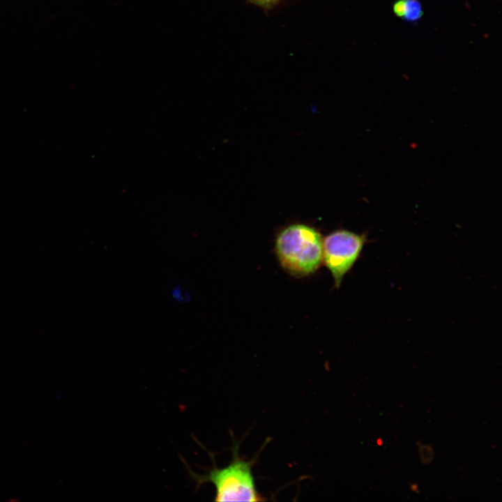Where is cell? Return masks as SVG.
Instances as JSON below:
<instances>
[{
	"mask_svg": "<svg viewBox=\"0 0 502 502\" xmlns=\"http://www.w3.org/2000/svg\"><path fill=\"white\" fill-rule=\"evenodd\" d=\"M376 443L378 446H382L383 445V440L381 438H378L376 439Z\"/></svg>",
	"mask_w": 502,
	"mask_h": 502,
	"instance_id": "obj_9",
	"label": "cell"
},
{
	"mask_svg": "<svg viewBox=\"0 0 502 502\" xmlns=\"http://www.w3.org/2000/svg\"><path fill=\"white\" fill-rule=\"evenodd\" d=\"M367 241V235L337 229L326 236L323 243V263L330 271L336 288L360 257Z\"/></svg>",
	"mask_w": 502,
	"mask_h": 502,
	"instance_id": "obj_3",
	"label": "cell"
},
{
	"mask_svg": "<svg viewBox=\"0 0 502 502\" xmlns=\"http://www.w3.org/2000/svg\"><path fill=\"white\" fill-rule=\"evenodd\" d=\"M232 461L223 468L215 466L206 473H195L183 461L191 478L197 486L211 483L215 489L216 501H261L252 473V462L238 455V446H234Z\"/></svg>",
	"mask_w": 502,
	"mask_h": 502,
	"instance_id": "obj_2",
	"label": "cell"
},
{
	"mask_svg": "<svg viewBox=\"0 0 502 502\" xmlns=\"http://www.w3.org/2000/svg\"><path fill=\"white\" fill-rule=\"evenodd\" d=\"M419 450L420 462L424 465L431 464L434 458V450L432 446L427 443H421L420 441L417 442Z\"/></svg>",
	"mask_w": 502,
	"mask_h": 502,
	"instance_id": "obj_5",
	"label": "cell"
},
{
	"mask_svg": "<svg viewBox=\"0 0 502 502\" xmlns=\"http://www.w3.org/2000/svg\"><path fill=\"white\" fill-rule=\"evenodd\" d=\"M392 10L397 17L409 23L418 22L424 14L420 0H395Z\"/></svg>",
	"mask_w": 502,
	"mask_h": 502,
	"instance_id": "obj_4",
	"label": "cell"
},
{
	"mask_svg": "<svg viewBox=\"0 0 502 502\" xmlns=\"http://www.w3.org/2000/svg\"><path fill=\"white\" fill-rule=\"evenodd\" d=\"M409 489H410L411 491L413 492H415V493H417V494L419 493V487H418V485L417 483H415V482L410 483V484H409Z\"/></svg>",
	"mask_w": 502,
	"mask_h": 502,
	"instance_id": "obj_8",
	"label": "cell"
},
{
	"mask_svg": "<svg viewBox=\"0 0 502 502\" xmlns=\"http://www.w3.org/2000/svg\"><path fill=\"white\" fill-rule=\"evenodd\" d=\"M248 3L261 8L265 12H269L284 0H245Z\"/></svg>",
	"mask_w": 502,
	"mask_h": 502,
	"instance_id": "obj_7",
	"label": "cell"
},
{
	"mask_svg": "<svg viewBox=\"0 0 502 502\" xmlns=\"http://www.w3.org/2000/svg\"><path fill=\"white\" fill-rule=\"evenodd\" d=\"M170 296L174 301L181 303H188L192 300L191 293L184 290L180 284H176L172 288Z\"/></svg>",
	"mask_w": 502,
	"mask_h": 502,
	"instance_id": "obj_6",
	"label": "cell"
},
{
	"mask_svg": "<svg viewBox=\"0 0 502 502\" xmlns=\"http://www.w3.org/2000/svg\"><path fill=\"white\" fill-rule=\"evenodd\" d=\"M321 234L315 227L294 223L282 229L276 236L275 251L282 268L301 277L314 273L323 263Z\"/></svg>",
	"mask_w": 502,
	"mask_h": 502,
	"instance_id": "obj_1",
	"label": "cell"
}]
</instances>
